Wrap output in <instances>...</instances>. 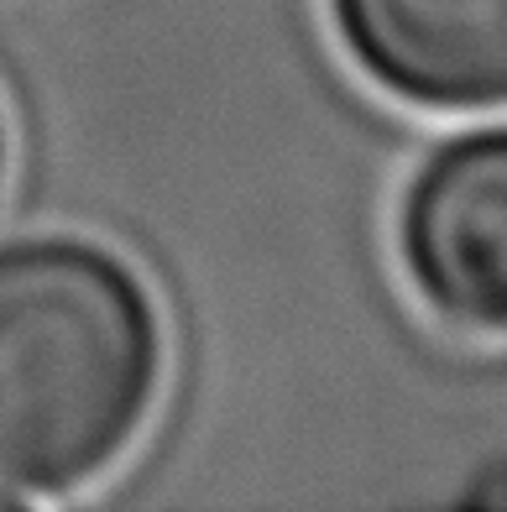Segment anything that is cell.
I'll return each instance as SVG.
<instances>
[{"label": "cell", "instance_id": "1", "mask_svg": "<svg viewBox=\"0 0 507 512\" xmlns=\"http://www.w3.org/2000/svg\"><path fill=\"white\" fill-rule=\"evenodd\" d=\"M163 377L136 272L89 241L0 246V492L53 497L110 471Z\"/></svg>", "mask_w": 507, "mask_h": 512}, {"label": "cell", "instance_id": "2", "mask_svg": "<svg viewBox=\"0 0 507 512\" xmlns=\"http://www.w3.org/2000/svg\"><path fill=\"white\" fill-rule=\"evenodd\" d=\"M398 246L424 304L460 330H507V126L440 147L403 194Z\"/></svg>", "mask_w": 507, "mask_h": 512}, {"label": "cell", "instance_id": "3", "mask_svg": "<svg viewBox=\"0 0 507 512\" xmlns=\"http://www.w3.org/2000/svg\"><path fill=\"white\" fill-rule=\"evenodd\" d=\"M351 58L429 110L507 105V0H330Z\"/></svg>", "mask_w": 507, "mask_h": 512}, {"label": "cell", "instance_id": "4", "mask_svg": "<svg viewBox=\"0 0 507 512\" xmlns=\"http://www.w3.org/2000/svg\"><path fill=\"white\" fill-rule=\"evenodd\" d=\"M481 502H497V507H507V476H502L497 486H487V492H481Z\"/></svg>", "mask_w": 507, "mask_h": 512}, {"label": "cell", "instance_id": "5", "mask_svg": "<svg viewBox=\"0 0 507 512\" xmlns=\"http://www.w3.org/2000/svg\"><path fill=\"white\" fill-rule=\"evenodd\" d=\"M0 178H6V126H0Z\"/></svg>", "mask_w": 507, "mask_h": 512}, {"label": "cell", "instance_id": "6", "mask_svg": "<svg viewBox=\"0 0 507 512\" xmlns=\"http://www.w3.org/2000/svg\"><path fill=\"white\" fill-rule=\"evenodd\" d=\"M0 507H16V497H6V492H0Z\"/></svg>", "mask_w": 507, "mask_h": 512}]
</instances>
